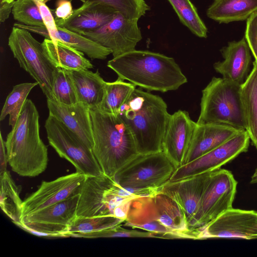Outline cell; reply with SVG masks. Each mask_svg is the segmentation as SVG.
<instances>
[{"instance_id": "cell-28", "label": "cell", "mask_w": 257, "mask_h": 257, "mask_svg": "<svg viewBox=\"0 0 257 257\" xmlns=\"http://www.w3.org/2000/svg\"><path fill=\"white\" fill-rule=\"evenodd\" d=\"M59 41L86 54L92 60L105 59L111 51L89 38L65 28L57 27L54 41Z\"/></svg>"}, {"instance_id": "cell-30", "label": "cell", "mask_w": 257, "mask_h": 257, "mask_svg": "<svg viewBox=\"0 0 257 257\" xmlns=\"http://www.w3.org/2000/svg\"><path fill=\"white\" fill-rule=\"evenodd\" d=\"M38 85L37 82H25L15 85L8 94L1 111L0 120L9 115V125L14 127L20 115L27 96L32 89Z\"/></svg>"}, {"instance_id": "cell-17", "label": "cell", "mask_w": 257, "mask_h": 257, "mask_svg": "<svg viewBox=\"0 0 257 257\" xmlns=\"http://www.w3.org/2000/svg\"><path fill=\"white\" fill-rule=\"evenodd\" d=\"M210 173H204L173 181H168L159 189V192L167 195L176 203L190 228L199 209Z\"/></svg>"}, {"instance_id": "cell-33", "label": "cell", "mask_w": 257, "mask_h": 257, "mask_svg": "<svg viewBox=\"0 0 257 257\" xmlns=\"http://www.w3.org/2000/svg\"><path fill=\"white\" fill-rule=\"evenodd\" d=\"M53 99L65 104H73L78 102L70 70L56 68L53 72Z\"/></svg>"}, {"instance_id": "cell-11", "label": "cell", "mask_w": 257, "mask_h": 257, "mask_svg": "<svg viewBox=\"0 0 257 257\" xmlns=\"http://www.w3.org/2000/svg\"><path fill=\"white\" fill-rule=\"evenodd\" d=\"M79 194L21 218L15 224L43 234L45 237H68V229L76 217Z\"/></svg>"}, {"instance_id": "cell-43", "label": "cell", "mask_w": 257, "mask_h": 257, "mask_svg": "<svg viewBox=\"0 0 257 257\" xmlns=\"http://www.w3.org/2000/svg\"><path fill=\"white\" fill-rule=\"evenodd\" d=\"M36 4L39 3H46L47 2L50 0H33Z\"/></svg>"}, {"instance_id": "cell-2", "label": "cell", "mask_w": 257, "mask_h": 257, "mask_svg": "<svg viewBox=\"0 0 257 257\" xmlns=\"http://www.w3.org/2000/svg\"><path fill=\"white\" fill-rule=\"evenodd\" d=\"M118 114L131 130L139 154L162 151L163 139L170 114L160 96L136 88Z\"/></svg>"}, {"instance_id": "cell-16", "label": "cell", "mask_w": 257, "mask_h": 257, "mask_svg": "<svg viewBox=\"0 0 257 257\" xmlns=\"http://www.w3.org/2000/svg\"><path fill=\"white\" fill-rule=\"evenodd\" d=\"M196 125L186 111L179 110L169 116L162 151L176 169L184 164Z\"/></svg>"}, {"instance_id": "cell-35", "label": "cell", "mask_w": 257, "mask_h": 257, "mask_svg": "<svg viewBox=\"0 0 257 257\" xmlns=\"http://www.w3.org/2000/svg\"><path fill=\"white\" fill-rule=\"evenodd\" d=\"M12 13L14 19L23 24L45 26L39 8L33 0H16Z\"/></svg>"}, {"instance_id": "cell-13", "label": "cell", "mask_w": 257, "mask_h": 257, "mask_svg": "<svg viewBox=\"0 0 257 257\" xmlns=\"http://www.w3.org/2000/svg\"><path fill=\"white\" fill-rule=\"evenodd\" d=\"M138 19H130L116 12L112 19L99 28L81 35L109 49L113 57L135 49L142 39Z\"/></svg>"}, {"instance_id": "cell-31", "label": "cell", "mask_w": 257, "mask_h": 257, "mask_svg": "<svg viewBox=\"0 0 257 257\" xmlns=\"http://www.w3.org/2000/svg\"><path fill=\"white\" fill-rule=\"evenodd\" d=\"M184 26L200 38L207 37L208 30L190 0H168Z\"/></svg>"}, {"instance_id": "cell-34", "label": "cell", "mask_w": 257, "mask_h": 257, "mask_svg": "<svg viewBox=\"0 0 257 257\" xmlns=\"http://www.w3.org/2000/svg\"><path fill=\"white\" fill-rule=\"evenodd\" d=\"M94 1L108 6L130 19H139L150 10L145 0H80Z\"/></svg>"}, {"instance_id": "cell-22", "label": "cell", "mask_w": 257, "mask_h": 257, "mask_svg": "<svg viewBox=\"0 0 257 257\" xmlns=\"http://www.w3.org/2000/svg\"><path fill=\"white\" fill-rule=\"evenodd\" d=\"M117 12L94 1H86L74 10L71 17L60 27L81 34L95 30L111 21Z\"/></svg>"}, {"instance_id": "cell-26", "label": "cell", "mask_w": 257, "mask_h": 257, "mask_svg": "<svg viewBox=\"0 0 257 257\" xmlns=\"http://www.w3.org/2000/svg\"><path fill=\"white\" fill-rule=\"evenodd\" d=\"M242 106L247 132L252 145L257 150V62L241 85Z\"/></svg>"}, {"instance_id": "cell-27", "label": "cell", "mask_w": 257, "mask_h": 257, "mask_svg": "<svg viewBox=\"0 0 257 257\" xmlns=\"http://www.w3.org/2000/svg\"><path fill=\"white\" fill-rule=\"evenodd\" d=\"M0 206L13 223H20L23 201L20 197V188L7 170L0 174Z\"/></svg>"}, {"instance_id": "cell-10", "label": "cell", "mask_w": 257, "mask_h": 257, "mask_svg": "<svg viewBox=\"0 0 257 257\" xmlns=\"http://www.w3.org/2000/svg\"><path fill=\"white\" fill-rule=\"evenodd\" d=\"M237 184L230 171L220 168L211 172L191 229L196 232L232 208Z\"/></svg>"}, {"instance_id": "cell-25", "label": "cell", "mask_w": 257, "mask_h": 257, "mask_svg": "<svg viewBox=\"0 0 257 257\" xmlns=\"http://www.w3.org/2000/svg\"><path fill=\"white\" fill-rule=\"evenodd\" d=\"M257 12V0H213L206 15L219 23L243 21Z\"/></svg>"}, {"instance_id": "cell-7", "label": "cell", "mask_w": 257, "mask_h": 257, "mask_svg": "<svg viewBox=\"0 0 257 257\" xmlns=\"http://www.w3.org/2000/svg\"><path fill=\"white\" fill-rule=\"evenodd\" d=\"M176 169L163 151L138 153L116 173L113 179L123 187L158 188L170 180Z\"/></svg>"}, {"instance_id": "cell-40", "label": "cell", "mask_w": 257, "mask_h": 257, "mask_svg": "<svg viewBox=\"0 0 257 257\" xmlns=\"http://www.w3.org/2000/svg\"><path fill=\"white\" fill-rule=\"evenodd\" d=\"M15 1L8 2L4 0H0L1 22H4L9 18L10 14L12 12Z\"/></svg>"}, {"instance_id": "cell-6", "label": "cell", "mask_w": 257, "mask_h": 257, "mask_svg": "<svg viewBox=\"0 0 257 257\" xmlns=\"http://www.w3.org/2000/svg\"><path fill=\"white\" fill-rule=\"evenodd\" d=\"M241 85L213 77L202 91L198 124L219 123L246 130Z\"/></svg>"}, {"instance_id": "cell-20", "label": "cell", "mask_w": 257, "mask_h": 257, "mask_svg": "<svg viewBox=\"0 0 257 257\" xmlns=\"http://www.w3.org/2000/svg\"><path fill=\"white\" fill-rule=\"evenodd\" d=\"M220 51L224 60L215 63L214 69L222 78L241 85L249 75L251 61V51L245 37L228 42Z\"/></svg>"}, {"instance_id": "cell-38", "label": "cell", "mask_w": 257, "mask_h": 257, "mask_svg": "<svg viewBox=\"0 0 257 257\" xmlns=\"http://www.w3.org/2000/svg\"><path fill=\"white\" fill-rule=\"evenodd\" d=\"M53 16L57 27H61L72 15L71 0H57Z\"/></svg>"}, {"instance_id": "cell-5", "label": "cell", "mask_w": 257, "mask_h": 257, "mask_svg": "<svg viewBox=\"0 0 257 257\" xmlns=\"http://www.w3.org/2000/svg\"><path fill=\"white\" fill-rule=\"evenodd\" d=\"M93 131L92 151L104 175L116 173L138 154L131 130L118 114L90 109Z\"/></svg>"}, {"instance_id": "cell-18", "label": "cell", "mask_w": 257, "mask_h": 257, "mask_svg": "<svg viewBox=\"0 0 257 257\" xmlns=\"http://www.w3.org/2000/svg\"><path fill=\"white\" fill-rule=\"evenodd\" d=\"M112 180L104 174L87 177L79 193L77 217L113 215L114 205L109 191Z\"/></svg>"}, {"instance_id": "cell-44", "label": "cell", "mask_w": 257, "mask_h": 257, "mask_svg": "<svg viewBox=\"0 0 257 257\" xmlns=\"http://www.w3.org/2000/svg\"><path fill=\"white\" fill-rule=\"evenodd\" d=\"M4 1H7L8 2H12L15 1L16 0H4Z\"/></svg>"}, {"instance_id": "cell-32", "label": "cell", "mask_w": 257, "mask_h": 257, "mask_svg": "<svg viewBox=\"0 0 257 257\" xmlns=\"http://www.w3.org/2000/svg\"><path fill=\"white\" fill-rule=\"evenodd\" d=\"M124 220L112 215L94 217H77L68 229L70 237L93 232L122 224Z\"/></svg>"}, {"instance_id": "cell-23", "label": "cell", "mask_w": 257, "mask_h": 257, "mask_svg": "<svg viewBox=\"0 0 257 257\" xmlns=\"http://www.w3.org/2000/svg\"><path fill=\"white\" fill-rule=\"evenodd\" d=\"M70 72L78 102L84 103L90 109L99 108L104 97L106 83L99 71L82 70Z\"/></svg>"}, {"instance_id": "cell-8", "label": "cell", "mask_w": 257, "mask_h": 257, "mask_svg": "<svg viewBox=\"0 0 257 257\" xmlns=\"http://www.w3.org/2000/svg\"><path fill=\"white\" fill-rule=\"evenodd\" d=\"M8 45L20 66L38 83L47 98L52 99L53 72L56 67L46 56L42 44L30 32L14 27Z\"/></svg>"}, {"instance_id": "cell-19", "label": "cell", "mask_w": 257, "mask_h": 257, "mask_svg": "<svg viewBox=\"0 0 257 257\" xmlns=\"http://www.w3.org/2000/svg\"><path fill=\"white\" fill-rule=\"evenodd\" d=\"M49 114L56 117L74 133L87 146L92 149L93 131L90 108L78 102L65 104L52 99H47Z\"/></svg>"}, {"instance_id": "cell-29", "label": "cell", "mask_w": 257, "mask_h": 257, "mask_svg": "<svg viewBox=\"0 0 257 257\" xmlns=\"http://www.w3.org/2000/svg\"><path fill=\"white\" fill-rule=\"evenodd\" d=\"M136 86L120 77L113 82H106L105 93L99 109L118 114L122 105L129 98Z\"/></svg>"}, {"instance_id": "cell-21", "label": "cell", "mask_w": 257, "mask_h": 257, "mask_svg": "<svg viewBox=\"0 0 257 257\" xmlns=\"http://www.w3.org/2000/svg\"><path fill=\"white\" fill-rule=\"evenodd\" d=\"M242 131L223 124H197L184 164L217 147Z\"/></svg>"}, {"instance_id": "cell-15", "label": "cell", "mask_w": 257, "mask_h": 257, "mask_svg": "<svg viewBox=\"0 0 257 257\" xmlns=\"http://www.w3.org/2000/svg\"><path fill=\"white\" fill-rule=\"evenodd\" d=\"M87 177L76 172L43 181L37 190L23 201L22 217L79 194Z\"/></svg>"}, {"instance_id": "cell-36", "label": "cell", "mask_w": 257, "mask_h": 257, "mask_svg": "<svg viewBox=\"0 0 257 257\" xmlns=\"http://www.w3.org/2000/svg\"><path fill=\"white\" fill-rule=\"evenodd\" d=\"M122 224L103 229L96 232L76 235L75 237L87 238L98 237H157L154 234L148 232H143L134 229H127L123 228Z\"/></svg>"}, {"instance_id": "cell-3", "label": "cell", "mask_w": 257, "mask_h": 257, "mask_svg": "<svg viewBox=\"0 0 257 257\" xmlns=\"http://www.w3.org/2000/svg\"><path fill=\"white\" fill-rule=\"evenodd\" d=\"M5 145L8 163L18 175L36 177L47 168L48 149L40 138L39 114L31 99L26 100Z\"/></svg>"}, {"instance_id": "cell-14", "label": "cell", "mask_w": 257, "mask_h": 257, "mask_svg": "<svg viewBox=\"0 0 257 257\" xmlns=\"http://www.w3.org/2000/svg\"><path fill=\"white\" fill-rule=\"evenodd\" d=\"M197 239H257V211L231 208L196 231Z\"/></svg>"}, {"instance_id": "cell-4", "label": "cell", "mask_w": 257, "mask_h": 257, "mask_svg": "<svg viewBox=\"0 0 257 257\" xmlns=\"http://www.w3.org/2000/svg\"><path fill=\"white\" fill-rule=\"evenodd\" d=\"M123 225L160 238L196 239L176 203L159 191L132 199Z\"/></svg>"}, {"instance_id": "cell-37", "label": "cell", "mask_w": 257, "mask_h": 257, "mask_svg": "<svg viewBox=\"0 0 257 257\" xmlns=\"http://www.w3.org/2000/svg\"><path fill=\"white\" fill-rule=\"evenodd\" d=\"M244 37L257 62V12L252 14L246 21Z\"/></svg>"}, {"instance_id": "cell-12", "label": "cell", "mask_w": 257, "mask_h": 257, "mask_svg": "<svg viewBox=\"0 0 257 257\" xmlns=\"http://www.w3.org/2000/svg\"><path fill=\"white\" fill-rule=\"evenodd\" d=\"M250 141L247 132L243 130L217 147L177 168L169 181H176L220 169L241 153L247 152Z\"/></svg>"}, {"instance_id": "cell-41", "label": "cell", "mask_w": 257, "mask_h": 257, "mask_svg": "<svg viewBox=\"0 0 257 257\" xmlns=\"http://www.w3.org/2000/svg\"><path fill=\"white\" fill-rule=\"evenodd\" d=\"M8 162L5 141L0 133V174L6 171Z\"/></svg>"}, {"instance_id": "cell-24", "label": "cell", "mask_w": 257, "mask_h": 257, "mask_svg": "<svg viewBox=\"0 0 257 257\" xmlns=\"http://www.w3.org/2000/svg\"><path fill=\"white\" fill-rule=\"evenodd\" d=\"M44 53L56 67L70 71L88 70L93 68L84 53L63 43L45 38L42 43Z\"/></svg>"}, {"instance_id": "cell-1", "label": "cell", "mask_w": 257, "mask_h": 257, "mask_svg": "<svg viewBox=\"0 0 257 257\" xmlns=\"http://www.w3.org/2000/svg\"><path fill=\"white\" fill-rule=\"evenodd\" d=\"M107 66L118 77L149 91L175 90L187 82L173 58L148 50L127 52L113 57Z\"/></svg>"}, {"instance_id": "cell-9", "label": "cell", "mask_w": 257, "mask_h": 257, "mask_svg": "<svg viewBox=\"0 0 257 257\" xmlns=\"http://www.w3.org/2000/svg\"><path fill=\"white\" fill-rule=\"evenodd\" d=\"M45 127L50 145L60 157L70 162L76 172L87 177L103 174L92 149L62 122L49 114Z\"/></svg>"}, {"instance_id": "cell-39", "label": "cell", "mask_w": 257, "mask_h": 257, "mask_svg": "<svg viewBox=\"0 0 257 257\" xmlns=\"http://www.w3.org/2000/svg\"><path fill=\"white\" fill-rule=\"evenodd\" d=\"M37 5L40 10L45 26L48 31L50 39L54 41L57 27L52 15V11L50 10L46 3H39L37 4Z\"/></svg>"}, {"instance_id": "cell-42", "label": "cell", "mask_w": 257, "mask_h": 257, "mask_svg": "<svg viewBox=\"0 0 257 257\" xmlns=\"http://www.w3.org/2000/svg\"><path fill=\"white\" fill-rule=\"evenodd\" d=\"M250 183L252 184L257 183V167L255 168L253 174L251 176Z\"/></svg>"}]
</instances>
